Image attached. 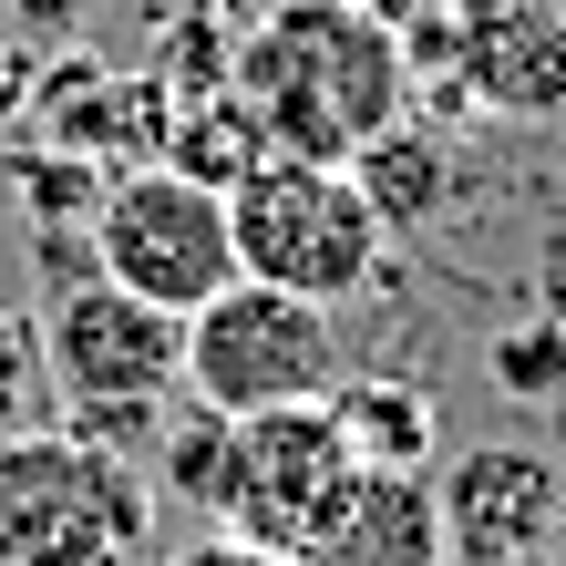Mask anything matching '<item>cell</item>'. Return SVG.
Returning <instances> with one entry per match:
<instances>
[{"instance_id":"obj_5","label":"cell","mask_w":566,"mask_h":566,"mask_svg":"<svg viewBox=\"0 0 566 566\" xmlns=\"http://www.w3.org/2000/svg\"><path fill=\"white\" fill-rule=\"evenodd\" d=\"M402 62L422 93L505 124L566 114V0H432L402 21Z\"/></svg>"},{"instance_id":"obj_7","label":"cell","mask_w":566,"mask_h":566,"mask_svg":"<svg viewBox=\"0 0 566 566\" xmlns=\"http://www.w3.org/2000/svg\"><path fill=\"white\" fill-rule=\"evenodd\" d=\"M42 360L73 412H155L186 381V319L83 269L42 298Z\"/></svg>"},{"instance_id":"obj_9","label":"cell","mask_w":566,"mask_h":566,"mask_svg":"<svg viewBox=\"0 0 566 566\" xmlns=\"http://www.w3.org/2000/svg\"><path fill=\"white\" fill-rule=\"evenodd\" d=\"M443 556L453 546H443L432 474H381V463H360L298 546V566H443Z\"/></svg>"},{"instance_id":"obj_17","label":"cell","mask_w":566,"mask_h":566,"mask_svg":"<svg viewBox=\"0 0 566 566\" xmlns=\"http://www.w3.org/2000/svg\"><path fill=\"white\" fill-rule=\"evenodd\" d=\"M11 176H21V196H31V217H42V227H73V196H93V165L73 145H62V155H21Z\"/></svg>"},{"instance_id":"obj_12","label":"cell","mask_w":566,"mask_h":566,"mask_svg":"<svg viewBox=\"0 0 566 566\" xmlns=\"http://www.w3.org/2000/svg\"><path fill=\"white\" fill-rule=\"evenodd\" d=\"M329 412H340L350 453L381 463V474H422V463H432V402H422V381H391V371L340 381V391H329Z\"/></svg>"},{"instance_id":"obj_4","label":"cell","mask_w":566,"mask_h":566,"mask_svg":"<svg viewBox=\"0 0 566 566\" xmlns=\"http://www.w3.org/2000/svg\"><path fill=\"white\" fill-rule=\"evenodd\" d=\"M340 391V310L258 279H227L207 310H186V402H207L227 422L329 402Z\"/></svg>"},{"instance_id":"obj_16","label":"cell","mask_w":566,"mask_h":566,"mask_svg":"<svg viewBox=\"0 0 566 566\" xmlns=\"http://www.w3.org/2000/svg\"><path fill=\"white\" fill-rule=\"evenodd\" d=\"M494 381H505L515 402H566V319L494 329Z\"/></svg>"},{"instance_id":"obj_11","label":"cell","mask_w":566,"mask_h":566,"mask_svg":"<svg viewBox=\"0 0 566 566\" xmlns=\"http://www.w3.org/2000/svg\"><path fill=\"white\" fill-rule=\"evenodd\" d=\"M350 186H360V207L381 217V238H412V227H432L453 207V135L422 124V114L381 124V135L350 155Z\"/></svg>"},{"instance_id":"obj_14","label":"cell","mask_w":566,"mask_h":566,"mask_svg":"<svg viewBox=\"0 0 566 566\" xmlns=\"http://www.w3.org/2000/svg\"><path fill=\"white\" fill-rule=\"evenodd\" d=\"M217 474H227V412H207V402H176V422L155 412L145 484L176 494V505H196V515H217Z\"/></svg>"},{"instance_id":"obj_2","label":"cell","mask_w":566,"mask_h":566,"mask_svg":"<svg viewBox=\"0 0 566 566\" xmlns=\"http://www.w3.org/2000/svg\"><path fill=\"white\" fill-rule=\"evenodd\" d=\"M155 536V484L93 432H11L0 443V566H135Z\"/></svg>"},{"instance_id":"obj_18","label":"cell","mask_w":566,"mask_h":566,"mask_svg":"<svg viewBox=\"0 0 566 566\" xmlns=\"http://www.w3.org/2000/svg\"><path fill=\"white\" fill-rule=\"evenodd\" d=\"M165 566H298V556H279V546H248V536H227V525H207L196 546H176Z\"/></svg>"},{"instance_id":"obj_1","label":"cell","mask_w":566,"mask_h":566,"mask_svg":"<svg viewBox=\"0 0 566 566\" xmlns=\"http://www.w3.org/2000/svg\"><path fill=\"white\" fill-rule=\"evenodd\" d=\"M227 93L269 155L350 165L381 124L412 114V62H402V31L360 0H269L238 31Z\"/></svg>"},{"instance_id":"obj_20","label":"cell","mask_w":566,"mask_h":566,"mask_svg":"<svg viewBox=\"0 0 566 566\" xmlns=\"http://www.w3.org/2000/svg\"><path fill=\"white\" fill-rule=\"evenodd\" d=\"M11 104H31V62L0 42V114H11Z\"/></svg>"},{"instance_id":"obj_19","label":"cell","mask_w":566,"mask_h":566,"mask_svg":"<svg viewBox=\"0 0 566 566\" xmlns=\"http://www.w3.org/2000/svg\"><path fill=\"white\" fill-rule=\"evenodd\" d=\"M83 11H93V0H11V21L31 31V42H73Z\"/></svg>"},{"instance_id":"obj_13","label":"cell","mask_w":566,"mask_h":566,"mask_svg":"<svg viewBox=\"0 0 566 566\" xmlns=\"http://www.w3.org/2000/svg\"><path fill=\"white\" fill-rule=\"evenodd\" d=\"M258 155H269V145H258V124L238 114V93L217 83V93H176V114H165V155H155V165H186L196 186H238Z\"/></svg>"},{"instance_id":"obj_10","label":"cell","mask_w":566,"mask_h":566,"mask_svg":"<svg viewBox=\"0 0 566 566\" xmlns=\"http://www.w3.org/2000/svg\"><path fill=\"white\" fill-rule=\"evenodd\" d=\"M432 494H443V546L453 556L515 566L556 515V463L525 453V443H474L453 463V484H432Z\"/></svg>"},{"instance_id":"obj_8","label":"cell","mask_w":566,"mask_h":566,"mask_svg":"<svg viewBox=\"0 0 566 566\" xmlns=\"http://www.w3.org/2000/svg\"><path fill=\"white\" fill-rule=\"evenodd\" d=\"M350 474H360V453H350V432H340L329 402L248 412V422H227V474H217V515L207 525L298 556V546H310V525L329 515V494H340Z\"/></svg>"},{"instance_id":"obj_21","label":"cell","mask_w":566,"mask_h":566,"mask_svg":"<svg viewBox=\"0 0 566 566\" xmlns=\"http://www.w3.org/2000/svg\"><path fill=\"white\" fill-rule=\"evenodd\" d=\"M360 11H381L391 31H402V21H422V11H432V0H360Z\"/></svg>"},{"instance_id":"obj_15","label":"cell","mask_w":566,"mask_h":566,"mask_svg":"<svg viewBox=\"0 0 566 566\" xmlns=\"http://www.w3.org/2000/svg\"><path fill=\"white\" fill-rule=\"evenodd\" d=\"M52 402L62 391H52V360H42V319L0 310V443H11V432H42Z\"/></svg>"},{"instance_id":"obj_3","label":"cell","mask_w":566,"mask_h":566,"mask_svg":"<svg viewBox=\"0 0 566 566\" xmlns=\"http://www.w3.org/2000/svg\"><path fill=\"white\" fill-rule=\"evenodd\" d=\"M227 238H238V279L350 310L381 279V217L360 207L350 165H298V155H258L227 186Z\"/></svg>"},{"instance_id":"obj_6","label":"cell","mask_w":566,"mask_h":566,"mask_svg":"<svg viewBox=\"0 0 566 566\" xmlns=\"http://www.w3.org/2000/svg\"><path fill=\"white\" fill-rule=\"evenodd\" d=\"M93 269L114 289L155 298V310H207L238 279V238H227V186H196L186 165H135L93 196Z\"/></svg>"}]
</instances>
